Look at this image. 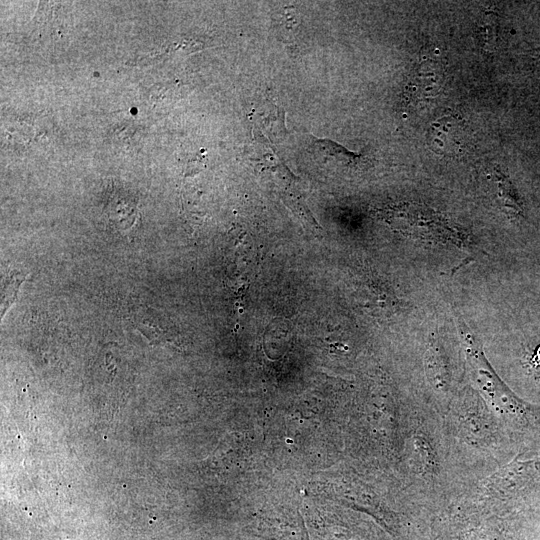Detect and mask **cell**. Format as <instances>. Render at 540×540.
Returning a JSON list of instances; mask_svg holds the SVG:
<instances>
[{
    "mask_svg": "<svg viewBox=\"0 0 540 540\" xmlns=\"http://www.w3.org/2000/svg\"><path fill=\"white\" fill-rule=\"evenodd\" d=\"M491 415L489 409L483 405L480 399L475 398L473 394L471 396L466 395V398L457 404L452 413V421L454 422V428L457 430V436L478 449L487 448L495 443L502 447L495 442L496 439L511 453L517 454L518 451L515 449L516 447L507 430L502 426H495L494 423H502Z\"/></svg>",
    "mask_w": 540,
    "mask_h": 540,
    "instance_id": "cell-1",
    "label": "cell"
},
{
    "mask_svg": "<svg viewBox=\"0 0 540 540\" xmlns=\"http://www.w3.org/2000/svg\"><path fill=\"white\" fill-rule=\"evenodd\" d=\"M494 477L496 496L523 509L540 506V455L526 460L516 458Z\"/></svg>",
    "mask_w": 540,
    "mask_h": 540,
    "instance_id": "cell-2",
    "label": "cell"
},
{
    "mask_svg": "<svg viewBox=\"0 0 540 540\" xmlns=\"http://www.w3.org/2000/svg\"><path fill=\"white\" fill-rule=\"evenodd\" d=\"M430 149L441 156H456L467 144V131L463 121L454 116H444L432 122L426 134Z\"/></svg>",
    "mask_w": 540,
    "mask_h": 540,
    "instance_id": "cell-3",
    "label": "cell"
},
{
    "mask_svg": "<svg viewBox=\"0 0 540 540\" xmlns=\"http://www.w3.org/2000/svg\"><path fill=\"white\" fill-rule=\"evenodd\" d=\"M444 79L443 69L435 62L422 63L407 84V95L414 101L429 99L438 94Z\"/></svg>",
    "mask_w": 540,
    "mask_h": 540,
    "instance_id": "cell-4",
    "label": "cell"
},
{
    "mask_svg": "<svg viewBox=\"0 0 540 540\" xmlns=\"http://www.w3.org/2000/svg\"><path fill=\"white\" fill-rule=\"evenodd\" d=\"M498 182V195L502 203L513 213L520 214L522 212L521 206L515 197L512 186L508 179L504 175H500L497 178Z\"/></svg>",
    "mask_w": 540,
    "mask_h": 540,
    "instance_id": "cell-5",
    "label": "cell"
},
{
    "mask_svg": "<svg viewBox=\"0 0 540 540\" xmlns=\"http://www.w3.org/2000/svg\"><path fill=\"white\" fill-rule=\"evenodd\" d=\"M315 145L319 147L324 153L339 157L343 160L351 161L358 157V155L346 150L344 147L329 140H316Z\"/></svg>",
    "mask_w": 540,
    "mask_h": 540,
    "instance_id": "cell-6",
    "label": "cell"
},
{
    "mask_svg": "<svg viewBox=\"0 0 540 540\" xmlns=\"http://www.w3.org/2000/svg\"><path fill=\"white\" fill-rule=\"evenodd\" d=\"M534 517L537 519V524H534L532 540H540V506L532 509Z\"/></svg>",
    "mask_w": 540,
    "mask_h": 540,
    "instance_id": "cell-7",
    "label": "cell"
}]
</instances>
